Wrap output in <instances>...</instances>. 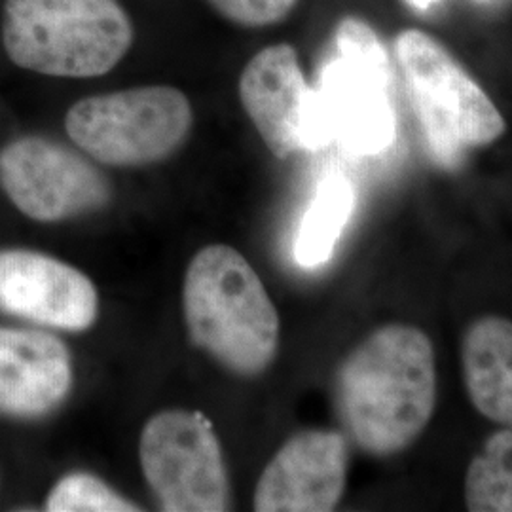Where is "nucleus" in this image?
Wrapping results in <instances>:
<instances>
[{"label":"nucleus","instance_id":"nucleus-1","mask_svg":"<svg viewBox=\"0 0 512 512\" xmlns=\"http://www.w3.org/2000/svg\"><path fill=\"white\" fill-rule=\"evenodd\" d=\"M338 418L374 458H391L420 439L437 406V359L431 338L391 323L349 353L336 372Z\"/></svg>","mask_w":512,"mask_h":512},{"label":"nucleus","instance_id":"nucleus-2","mask_svg":"<svg viewBox=\"0 0 512 512\" xmlns=\"http://www.w3.org/2000/svg\"><path fill=\"white\" fill-rule=\"evenodd\" d=\"M184 319L192 342L239 376H258L279 349V315L249 260L207 245L188 264Z\"/></svg>","mask_w":512,"mask_h":512},{"label":"nucleus","instance_id":"nucleus-3","mask_svg":"<svg viewBox=\"0 0 512 512\" xmlns=\"http://www.w3.org/2000/svg\"><path fill=\"white\" fill-rule=\"evenodd\" d=\"M133 35L120 0L4 2V50L25 71L57 78L103 76L126 57Z\"/></svg>","mask_w":512,"mask_h":512},{"label":"nucleus","instance_id":"nucleus-4","mask_svg":"<svg viewBox=\"0 0 512 512\" xmlns=\"http://www.w3.org/2000/svg\"><path fill=\"white\" fill-rule=\"evenodd\" d=\"M395 57L439 164L452 167L465 150L490 147L505 135L501 110L439 38L404 29L395 38Z\"/></svg>","mask_w":512,"mask_h":512},{"label":"nucleus","instance_id":"nucleus-5","mask_svg":"<svg viewBox=\"0 0 512 512\" xmlns=\"http://www.w3.org/2000/svg\"><path fill=\"white\" fill-rule=\"evenodd\" d=\"M194 126L188 97L171 86H141L86 97L67 112L76 147L99 164H158L183 147Z\"/></svg>","mask_w":512,"mask_h":512},{"label":"nucleus","instance_id":"nucleus-6","mask_svg":"<svg viewBox=\"0 0 512 512\" xmlns=\"http://www.w3.org/2000/svg\"><path fill=\"white\" fill-rule=\"evenodd\" d=\"M336 52L313 88L323 129L351 154H378L395 137L384 46L365 21L346 18L336 29Z\"/></svg>","mask_w":512,"mask_h":512},{"label":"nucleus","instance_id":"nucleus-7","mask_svg":"<svg viewBox=\"0 0 512 512\" xmlns=\"http://www.w3.org/2000/svg\"><path fill=\"white\" fill-rule=\"evenodd\" d=\"M143 475L167 512H220L230 480L215 427L200 412L164 410L143 427Z\"/></svg>","mask_w":512,"mask_h":512},{"label":"nucleus","instance_id":"nucleus-8","mask_svg":"<svg viewBox=\"0 0 512 512\" xmlns=\"http://www.w3.org/2000/svg\"><path fill=\"white\" fill-rule=\"evenodd\" d=\"M0 184L23 215L59 222L110 202V184L95 165L44 137H21L0 150Z\"/></svg>","mask_w":512,"mask_h":512},{"label":"nucleus","instance_id":"nucleus-9","mask_svg":"<svg viewBox=\"0 0 512 512\" xmlns=\"http://www.w3.org/2000/svg\"><path fill=\"white\" fill-rule=\"evenodd\" d=\"M239 99L275 158L329 145L315 90L291 44H272L249 59L239 76Z\"/></svg>","mask_w":512,"mask_h":512},{"label":"nucleus","instance_id":"nucleus-10","mask_svg":"<svg viewBox=\"0 0 512 512\" xmlns=\"http://www.w3.org/2000/svg\"><path fill=\"white\" fill-rule=\"evenodd\" d=\"M0 310L59 330L90 329L99 315L92 279L52 256L0 251Z\"/></svg>","mask_w":512,"mask_h":512},{"label":"nucleus","instance_id":"nucleus-11","mask_svg":"<svg viewBox=\"0 0 512 512\" xmlns=\"http://www.w3.org/2000/svg\"><path fill=\"white\" fill-rule=\"evenodd\" d=\"M348 442L338 431L308 429L287 440L255 490L258 512H329L348 482Z\"/></svg>","mask_w":512,"mask_h":512},{"label":"nucleus","instance_id":"nucleus-12","mask_svg":"<svg viewBox=\"0 0 512 512\" xmlns=\"http://www.w3.org/2000/svg\"><path fill=\"white\" fill-rule=\"evenodd\" d=\"M73 389V357L52 334L0 329V414L40 418Z\"/></svg>","mask_w":512,"mask_h":512},{"label":"nucleus","instance_id":"nucleus-13","mask_svg":"<svg viewBox=\"0 0 512 512\" xmlns=\"http://www.w3.org/2000/svg\"><path fill=\"white\" fill-rule=\"evenodd\" d=\"M461 370L471 403L495 425L512 429V321L475 319L461 340Z\"/></svg>","mask_w":512,"mask_h":512},{"label":"nucleus","instance_id":"nucleus-14","mask_svg":"<svg viewBox=\"0 0 512 512\" xmlns=\"http://www.w3.org/2000/svg\"><path fill=\"white\" fill-rule=\"evenodd\" d=\"M355 209V188L340 173L327 175L313 196L294 241V258L302 268L329 262Z\"/></svg>","mask_w":512,"mask_h":512},{"label":"nucleus","instance_id":"nucleus-15","mask_svg":"<svg viewBox=\"0 0 512 512\" xmlns=\"http://www.w3.org/2000/svg\"><path fill=\"white\" fill-rule=\"evenodd\" d=\"M465 507L471 512H512V429L492 433L465 475Z\"/></svg>","mask_w":512,"mask_h":512},{"label":"nucleus","instance_id":"nucleus-16","mask_svg":"<svg viewBox=\"0 0 512 512\" xmlns=\"http://www.w3.org/2000/svg\"><path fill=\"white\" fill-rule=\"evenodd\" d=\"M50 512H137L141 507L116 494L101 478L90 473L63 476L48 495Z\"/></svg>","mask_w":512,"mask_h":512},{"label":"nucleus","instance_id":"nucleus-17","mask_svg":"<svg viewBox=\"0 0 512 512\" xmlns=\"http://www.w3.org/2000/svg\"><path fill=\"white\" fill-rule=\"evenodd\" d=\"M207 4L234 25L262 29L289 18L298 0H207Z\"/></svg>","mask_w":512,"mask_h":512}]
</instances>
